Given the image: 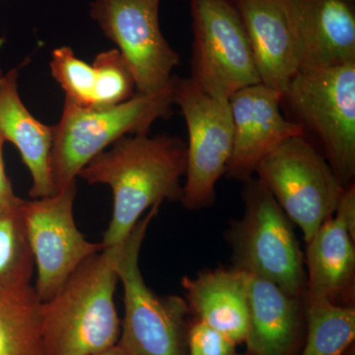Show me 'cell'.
<instances>
[{"label": "cell", "mask_w": 355, "mask_h": 355, "mask_svg": "<svg viewBox=\"0 0 355 355\" xmlns=\"http://www.w3.org/2000/svg\"><path fill=\"white\" fill-rule=\"evenodd\" d=\"M187 144L170 135H128L98 154L79 173L91 184H107L113 193V214L102 244L116 246L146 210L165 200H182Z\"/></svg>", "instance_id": "obj_1"}, {"label": "cell", "mask_w": 355, "mask_h": 355, "mask_svg": "<svg viewBox=\"0 0 355 355\" xmlns=\"http://www.w3.org/2000/svg\"><path fill=\"white\" fill-rule=\"evenodd\" d=\"M116 246L84 261L57 293L41 302L44 355H95L118 345L121 320L114 304Z\"/></svg>", "instance_id": "obj_2"}, {"label": "cell", "mask_w": 355, "mask_h": 355, "mask_svg": "<svg viewBox=\"0 0 355 355\" xmlns=\"http://www.w3.org/2000/svg\"><path fill=\"white\" fill-rule=\"evenodd\" d=\"M174 104V79L154 94L135 93L128 101L108 108H81L64 101L53 125L51 171L57 191L76 178L98 154L128 135L148 133L159 119L167 118Z\"/></svg>", "instance_id": "obj_3"}, {"label": "cell", "mask_w": 355, "mask_h": 355, "mask_svg": "<svg viewBox=\"0 0 355 355\" xmlns=\"http://www.w3.org/2000/svg\"><path fill=\"white\" fill-rule=\"evenodd\" d=\"M294 121L320 142L343 188L355 176V62L298 70L284 93Z\"/></svg>", "instance_id": "obj_4"}, {"label": "cell", "mask_w": 355, "mask_h": 355, "mask_svg": "<svg viewBox=\"0 0 355 355\" xmlns=\"http://www.w3.org/2000/svg\"><path fill=\"white\" fill-rule=\"evenodd\" d=\"M158 209H149L127 239L116 245L114 261L125 303L118 343L128 355H188L187 317L190 309L186 300L157 295L147 286L140 272V249Z\"/></svg>", "instance_id": "obj_5"}, {"label": "cell", "mask_w": 355, "mask_h": 355, "mask_svg": "<svg viewBox=\"0 0 355 355\" xmlns=\"http://www.w3.org/2000/svg\"><path fill=\"white\" fill-rule=\"evenodd\" d=\"M246 182L244 216L227 232L235 268L305 297L307 277L291 221L258 179Z\"/></svg>", "instance_id": "obj_6"}, {"label": "cell", "mask_w": 355, "mask_h": 355, "mask_svg": "<svg viewBox=\"0 0 355 355\" xmlns=\"http://www.w3.org/2000/svg\"><path fill=\"white\" fill-rule=\"evenodd\" d=\"M254 173L289 220L302 231L306 243L334 216L345 189L305 135L275 147L261 159Z\"/></svg>", "instance_id": "obj_7"}, {"label": "cell", "mask_w": 355, "mask_h": 355, "mask_svg": "<svg viewBox=\"0 0 355 355\" xmlns=\"http://www.w3.org/2000/svg\"><path fill=\"white\" fill-rule=\"evenodd\" d=\"M191 81L220 100L261 83L244 23L232 0H191Z\"/></svg>", "instance_id": "obj_8"}, {"label": "cell", "mask_w": 355, "mask_h": 355, "mask_svg": "<svg viewBox=\"0 0 355 355\" xmlns=\"http://www.w3.org/2000/svg\"><path fill=\"white\" fill-rule=\"evenodd\" d=\"M174 104L181 109L189 135L181 200L186 209H205L216 200L217 182L225 174L232 153L229 100L210 97L191 78L174 77Z\"/></svg>", "instance_id": "obj_9"}, {"label": "cell", "mask_w": 355, "mask_h": 355, "mask_svg": "<svg viewBox=\"0 0 355 355\" xmlns=\"http://www.w3.org/2000/svg\"><path fill=\"white\" fill-rule=\"evenodd\" d=\"M160 0H94L90 16L118 46L137 93L154 94L169 87L180 55L161 31Z\"/></svg>", "instance_id": "obj_10"}, {"label": "cell", "mask_w": 355, "mask_h": 355, "mask_svg": "<svg viewBox=\"0 0 355 355\" xmlns=\"http://www.w3.org/2000/svg\"><path fill=\"white\" fill-rule=\"evenodd\" d=\"M76 183L55 195L23 200L26 235L38 277L35 291L41 302L53 297L77 268L93 254L104 250L79 231L74 219Z\"/></svg>", "instance_id": "obj_11"}, {"label": "cell", "mask_w": 355, "mask_h": 355, "mask_svg": "<svg viewBox=\"0 0 355 355\" xmlns=\"http://www.w3.org/2000/svg\"><path fill=\"white\" fill-rule=\"evenodd\" d=\"M284 95L259 83L229 98L233 146L226 173L235 179H251L261 158L284 140L305 135L296 121L280 112Z\"/></svg>", "instance_id": "obj_12"}, {"label": "cell", "mask_w": 355, "mask_h": 355, "mask_svg": "<svg viewBox=\"0 0 355 355\" xmlns=\"http://www.w3.org/2000/svg\"><path fill=\"white\" fill-rule=\"evenodd\" d=\"M299 70L355 62V0H280Z\"/></svg>", "instance_id": "obj_13"}, {"label": "cell", "mask_w": 355, "mask_h": 355, "mask_svg": "<svg viewBox=\"0 0 355 355\" xmlns=\"http://www.w3.org/2000/svg\"><path fill=\"white\" fill-rule=\"evenodd\" d=\"M354 184L343 190L335 214L307 243L306 298L335 299L350 294L355 272Z\"/></svg>", "instance_id": "obj_14"}, {"label": "cell", "mask_w": 355, "mask_h": 355, "mask_svg": "<svg viewBox=\"0 0 355 355\" xmlns=\"http://www.w3.org/2000/svg\"><path fill=\"white\" fill-rule=\"evenodd\" d=\"M246 29L261 83L284 95L299 70L297 51L280 0H232Z\"/></svg>", "instance_id": "obj_15"}, {"label": "cell", "mask_w": 355, "mask_h": 355, "mask_svg": "<svg viewBox=\"0 0 355 355\" xmlns=\"http://www.w3.org/2000/svg\"><path fill=\"white\" fill-rule=\"evenodd\" d=\"M304 326L305 297L292 296L272 282L250 275L248 354L296 355Z\"/></svg>", "instance_id": "obj_16"}, {"label": "cell", "mask_w": 355, "mask_h": 355, "mask_svg": "<svg viewBox=\"0 0 355 355\" xmlns=\"http://www.w3.org/2000/svg\"><path fill=\"white\" fill-rule=\"evenodd\" d=\"M249 284V273L235 266L207 270L182 280L190 313L237 345L247 338Z\"/></svg>", "instance_id": "obj_17"}, {"label": "cell", "mask_w": 355, "mask_h": 355, "mask_svg": "<svg viewBox=\"0 0 355 355\" xmlns=\"http://www.w3.org/2000/svg\"><path fill=\"white\" fill-rule=\"evenodd\" d=\"M0 132L6 141L17 147L31 174L33 200L55 195L51 171L53 127L37 120L23 104L15 69L0 76Z\"/></svg>", "instance_id": "obj_18"}, {"label": "cell", "mask_w": 355, "mask_h": 355, "mask_svg": "<svg viewBox=\"0 0 355 355\" xmlns=\"http://www.w3.org/2000/svg\"><path fill=\"white\" fill-rule=\"evenodd\" d=\"M40 307L31 286L0 291V355H44Z\"/></svg>", "instance_id": "obj_19"}, {"label": "cell", "mask_w": 355, "mask_h": 355, "mask_svg": "<svg viewBox=\"0 0 355 355\" xmlns=\"http://www.w3.org/2000/svg\"><path fill=\"white\" fill-rule=\"evenodd\" d=\"M306 340L301 355H345L354 345L355 309L305 297Z\"/></svg>", "instance_id": "obj_20"}, {"label": "cell", "mask_w": 355, "mask_h": 355, "mask_svg": "<svg viewBox=\"0 0 355 355\" xmlns=\"http://www.w3.org/2000/svg\"><path fill=\"white\" fill-rule=\"evenodd\" d=\"M23 200L0 212V291L30 286L35 261L22 216Z\"/></svg>", "instance_id": "obj_21"}, {"label": "cell", "mask_w": 355, "mask_h": 355, "mask_svg": "<svg viewBox=\"0 0 355 355\" xmlns=\"http://www.w3.org/2000/svg\"><path fill=\"white\" fill-rule=\"evenodd\" d=\"M51 76L65 94L64 101L81 108L94 107L96 72L92 64L76 57L69 46H60L51 53Z\"/></svg>", "instance_id": "obj_22"}, {"label": "cell", "mask_w": 355, "mask_h": 355, "mask_svg": "<svg viewBox=\"0 0 355 355\" xmlns=\"http://www.w3.org/2000/svg\"><path fill=\"white\" fill-rule=\"evenodd\" d=\"M92 65L96 72L93 108L121 104L137 93L132 71L116 49L98 53Z\"/></svg>", "instance_id": "obj_23"}, {"label": "cell", "mask_w": 355, "mask_h": 355, "mask_svg": "<svg viewBox=\"0 0 355 355\" xmlns=\"http://www.w3.org/2000/svg\"><path fill=\"white\" fill-rule=\"evenodd\" d=\"M237 343L200 320L188 324V355H235Z\"/></svg>", "instance_id": "obj_24"}, {"label": "cell", "mask_w": 355, "mask_h": 355, "mask_svg": "<svg viewBox=\"0 0 355 355\" xmlns=\"http://www.w3.org/2000/svg\"><path fill=\"white\" fill-rule=\"evenodd\" d=\"M6 141L0 132V212L10 209L22 200L14 193L12 184L6 174L3 159V146Z\"/></svg>", "instance_id": "obj_25"}, {"label": "cell", "mask_w": 355, "mask_h": 355, "mask_svg": "<svg viewBox=\"0 0 355 355\" xmlns=\"http://www.w3.org/2000/svg\"><path fill=\"white\" fill-rule=\"evenodd\" d=\"M95 355H128L127 352L123 349L120 345H116L111 349L105 350V352H100V354Z\"/></svg>", "instance_id": "obj_26"}, {"label": "cell", "mask_w": 355, "mask_h": 355, "mask_svg": "<svg viewBox=\"0 0 355 355\" xmlns=\"http://www.w3.org/2000/svg\"><path fill=\"white\" fill-rule=\"evenodd\" d=\"M345 355H355L354 347L352 345L349 350H347V354Z\"/></svg>", "instance_id": "obj_27"}, {"label": "cell", "mask_w": 355, "mask_h": 355, "mask_svg": "<svg viewBox=\"0 0 355 355\" xmlns=\"http://www.w3.org/2000/svg\"><path fill=\"white\" fill-rule=\"evenodd\" d=\"M2 43H3V40L0 39V46H1Z\"/></svg>", "instance_id": "obj_28"}, {"label": "cell", "mask_w": 355, "mask_h": 355, "mask_svg": "<svg viewBox=\"0 0 355 355\" xmlns=\"http://www.w3.org/2000/svg\"><path fill=\"white\" fill-rule=\"evenodd\" d=\"M235 355H238V354H235ZM239 355H252V354H248V352H247V354H239Z\"/></svg>", "instance_id": "obj_29"}]
</instances>
